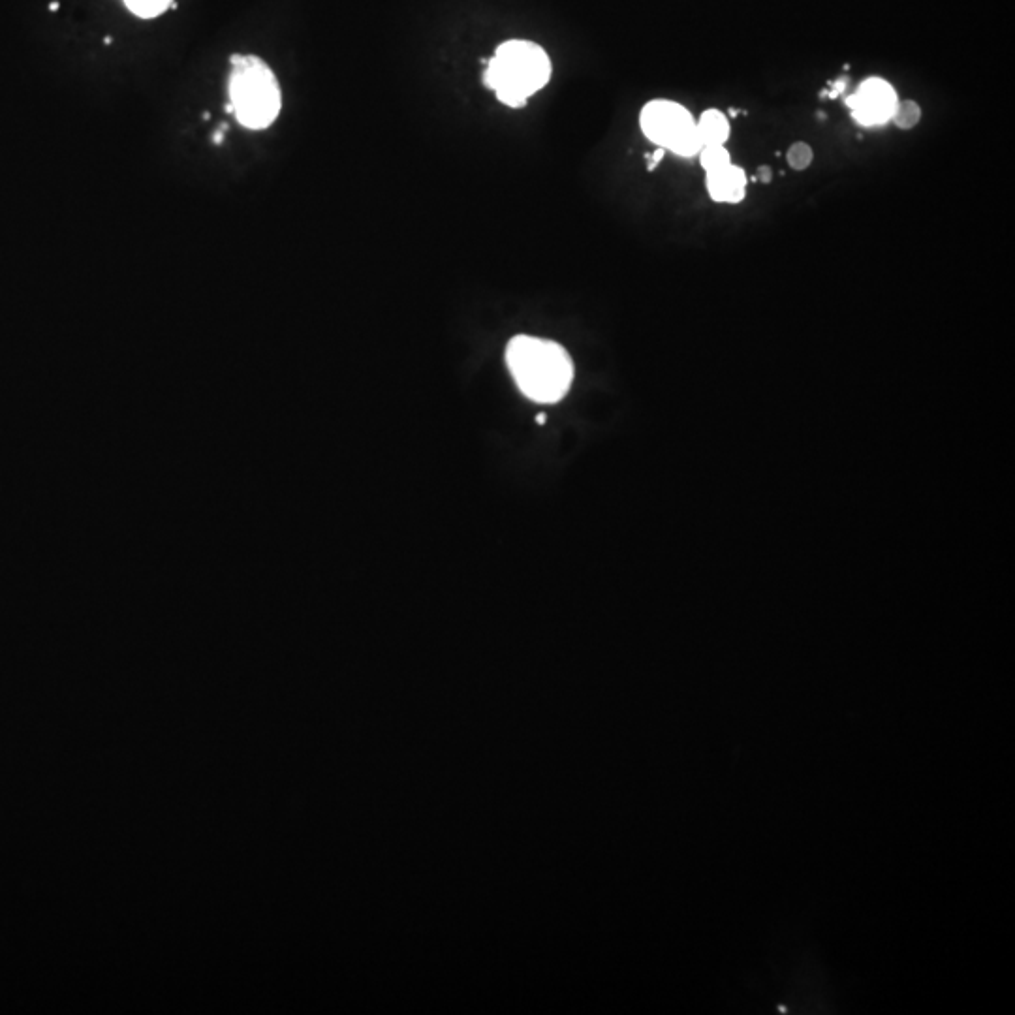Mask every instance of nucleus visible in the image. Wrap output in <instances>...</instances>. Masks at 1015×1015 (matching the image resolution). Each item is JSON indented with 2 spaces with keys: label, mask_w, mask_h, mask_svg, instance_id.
Here are the masks:
<instances>
[{
  "label": "nucleus",
  "mask_w": 1015,
  "mask_h": 1015,
  "mask_svg": "<svg viewBox=\"0 0 1015 1015\" xmlns=\"http://www.w3.org/2000/svg\"><path fill=\"white\" fill-rule=\"evenodd\" d=\"M506 363L517 388L536 403L561 401L574 380L570 354L561 344L540 337H514L506 348Z\"/></svg>",
  "instance_id": "1"
},
{
  "label": "nucleus",
  "mask_w": 1015,
  "mask_h": 1015,
  "mask_svg": "<svg viewBox=\"0 0 1015 1015\" xmlns=\"http://www.w3.org/2000/svg\"><path fill=\"white\" fill-rule=\"evenodd\" d=\"M551 59L546 49L531 40H508L497 47L484 72V85L500 104L519 110L532 94L542 91L551 79Z\"/></svg>",
  "instance_id": "2"
},
{
  "label": "nucleus",
  "mask_w": 1015,
  "mask_h": 1015,
  "mask_svg": "<svg viewBox=\"0 0 1015 1015\" xmlns=\"http://www.w3.org/2000/svg\"><path fill=\"white\" fill-rule=\"evenodd\" d=\"M228 96L237 123L249 130H266L273 125L282 110V91L279 79L271 66L256 55L230 57Z\"/></svg>",
  "instance_id": "3"
},
{
  "label": "nucleus",
  "mask_w": 1015,
  "mask_h": 1015,
  "mask_svg": "<svg viewBox=\"0 0 1015 1015\" xmlns=\"http://www.w3.org/2000/svg\"><path fill=\"white\" fill-rule=\"evenodd\" d=\"M643 134L658 147L690 158L702 151V140L692 113L672 100H653L640 115Z\"/></svg>",
  "instance_id": "4"
},
{
  "label": "nucleus",
  "mask_w": 1015,
  "mask_h": 1015,
  "mask_svg": "<svg viewBox=\"0 0 1015 1015\" xmlns=\"http://www.w3.org/2000/svg\"><path fill=\"white\" fill-rule=\"evenodd\" d=\"M859 125L880 126L891 121L899 98L895 89L884 79H867L861 83L858 93L846 100Z\"/></svg>",
  "instance_id": "5"
},
{
  "label": "nucleus",
  "mask_w": 1015,
  "mask_h": 1015,
  "mask_svg": "<svg viewBox=\"0 0 1015 1015\" xmlns=\"http://www.w3.org/2000/svg\"><path fill=\"white\" fill-rule=\"evenodd\" d=\"M707 188L715 202L739 203L745 198L747 175L741 168L730 164L719 172L707 173Z\"/></svg>",
  "instance_id": "6"
},
{
  "label": "nucleus",
  "mask_w": 1015,
  "mask_h": 1015,
  "mask_svg": "<svg viewBox=\"0 0 1015 1015\" xmlns=\"http://www.w3.org/2000/svg\"><path fill=\"white\" fill-rule=\"evenodd\" d=\"M702 145H724L730 136V123L719 110H707L696 123Z\"/></svg>",
  "instance_id": "7"
},
{
  "label": "nucleus",
  "mask_w": 1015,
  "mask_h": 1015,
  "mask_svg": "<svg viewBox=\"0 0 1015 1015\" xmlns=\"http://www.w3.org/2000/svg\"><path fill=\"white\" fill-rule=\"evenodd\" d=\"M700 162L705 173H715L724 170L732 164L730 153L724 145H705L700 151Z\"/></svg>",
  "instance_id": "8"
},
{
  "label": "nucleus",
  "mask_w": 1015,
  "mask_h": 1015,
  "mask_svg": "<svg viewBox=\"0 0 1015 1015\" xmlns=\"http://www.w3.org/2000/svg\"><path fill=\"white\" fill-rule=\"evenodd\" d=\"M920 119H922V108L916 102H912V100L899 102L893 117H891V121L899 126V128H903V130L914 128V126L920 123Z\"/></svg>",
  "instance_id": "9"
},
{
  "label": "nucleus",
  "mask_w": 1015,
  "mask_h": 1015,
  "mask_svg": "<svg viewBox=\"0 0 1015 1015\" xmlns=\"http://www.w3.org/2000/svg\"><path fill=\"white\" fill-rule=\"evenodd\" d=\"M173 0H125L126 8L138 17H157L164 14Z\"/></svg>",
  "instance_id": "10"
},
{
  "label": "nucleus",
  "mask_w": 1015,
  "mask_h": 1015,
  "mask_svg": "<svg viewBox=\"0 0 1015 1015\" xmlns=\"http://www.w3.org/2000/svg\"><path fill=\"white\" fill-rule=\"evenodd\" d=\"M788 164L794 168V170H807L811 166L812 162V149L803 143V141H797L790 149H788Z\"/></svg>",
  "instance_id": "11"
},
{
  "label": "nucleus",
  "mask_w": 1015,
  "mask_h": 1015,
  "mask_svg": "<svg viewBox=\"0 0 1015 1015\" xmlns=\"http://www.w3.org/2000/svg\"><path fill=\"white\" fill-rule=\"evenodd\" d=\"M664 153H666V149H662V147H658V149H656L655 153L651 155V162H649V170H655L656 166H658V164L662 162V158H664Z\"/></svg>",
  "instance_id": "12"
},
{
  "label": "nucleus",
  "mask_w": 1015,
  "mask_h": 1015,
  "mask_svg": "<svg viewBox=\"0 0 1015 1015\" xmlns=\"http://www.w3.org/2000/svg\"><path fill=\"white\" fill-rule=\"evenodd\" d=\"M756 179H758V181H762V183H769V181H771V168H769V166H760V168H758V175H756Z\"/></svg>",
  "instance_id": "13"
},
{
  "label": "nucleus",
  "mask_w": 1015,
  "mask_h": 1015,
  "mask_svg": "<svg viewBox=\"0 0 1015 1015\" xmlns=\"http://www.w3.org/2000/svg\"><path fill=\"white\" fill-rule=\"evenodd\" d=\"M49 10H51V12H57V10H59V4H57V2H51V4H49Z\"/></svg>",
  "instance_id": "14"
},
{
  "label": "nucleus",
  "mask_w": 1015,
  "mask_h": 1015,
  "mask_svg": "<svg viewBox=\"0 0 1015 1015\" xmlns=\"http://www.w3.org/2000/svg\"><path fill=\"white\" fill-rule=\"evenodd\" d=\"M536 422L540 423V425H542V423H546V416H544V414H540V416L536 418Z\"/></svg>",
  "instance_id": "15"
}]
</instances>
